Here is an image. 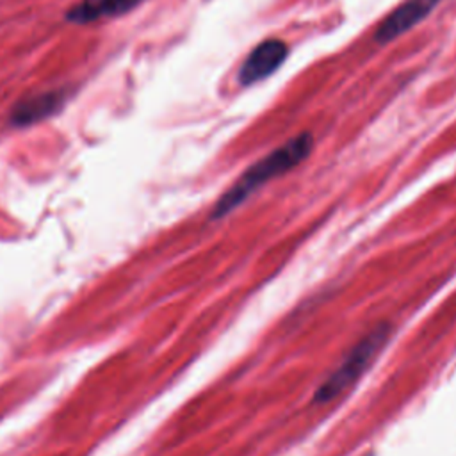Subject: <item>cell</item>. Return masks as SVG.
<instances>
[{
	"label": "cell",
	"instance_id": "6da1fadb",
	"mask_svg": "<svg viewBox=\"0 0 456 456\" xmlns=\"http://www.w3.org/2000/svg\"><path fill=\"white\" fill-rule=\"evenodd\" d=\"M314 139L312 134L303 132L296 137L289 139L280 148L273 150L255 164H251L235 182L230 189L224 191V194L217 200L212 210V219L224 217L232 210H235L244 200H248L258 187L267 183L269 180L285 175L287 171L299 166L312 151Z\"/></svg>",
	"mask_w": 456,
	"mask_h": 456
},
{
	"label": "cell",
	"instance_id": "7a4b0ae2",
	"mask_svg": "<svg viewBox=\"0 0 456 456\" xmlns=\"http://www.w3.org/2000/svg\"><path fill=\"white\" fill-rule=\"evenodd\" d=\"M390 335V324L381 322L372 328L358 344H354L340 365L317 387L314 394L315 403H328L338 397L346 388L354 385L367 370L376 354L383 349Z\"/></svg>",
	"mask_w": 456,
	"mask_h": 456
},
{
	"label": "cell",
	"instance_id": "3957f363",
	"mask_svg": "<svg viewBox=\"0 0 456 456\" xmlns=\"http://www.w3.org/2000/svg\"><path fill=\"white\" fill-rule=\"evenodd\" d=\"M287 53L289 48L281 39H265L258 43L239 69L240 86H253L273 75L283 64Z\"/></svg>",
	"mask_w": 456,
	"mask_h": 456
},
{
	"label": "cell",
	"instance_id": "277c9868",
	"mask_svg": "<svg viewBox=\"0 0 456 456\" xmlns=\"http://www.w3.org/2000/svg\"><path fill=\"white\" fill-rule=\"evenodd\" d=\"M438 4H440V0H406V2H403L379 23L374 39L381 45L390 43L392 39L408 32L420 20H424Z\"/></svg>",
	"mask_w": 456,
	"mask_h": 456
},
{
	"label": "cell",
	"instance_id": "5b68a950",
	"mask_svg": "<svg viewBox=\"0 0 456 456\" xmlns=\"http://www.w3.org/2000/svg\"><path fill=\"white\" fill-rule=\"evenodd\" d=\"M64 100H66V94L62 91H46V93L34 94L30 98L21 100L12 109L11 119L16 126H27V125L37 123L55 114L62 107Z\"/></svg>",
	"mask_w": 456,
	"mask_h": 456
},
{
	"label": "cell",
	"instance_id": "8992f818",
	"mask_svg": "<svg viewBox=\"0 0 456 456\" xmlns=\"http://www.w3.org/2000/svg\"><path fill=\"white\" fill-rule=\"evenodd\" d=\"M141 2L142 0H80L66 12V20L82 25L102 18H114L132 11Z\"/></svg>",
	"mask_w": 456,
	"mask_h": 456
}]
</instances>
